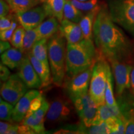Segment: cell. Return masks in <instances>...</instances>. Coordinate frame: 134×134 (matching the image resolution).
<instances>
[{
    "label": "cell",
    "mask_w": 134,
    "mask_h": 134,
    "mask_svg": "<svg viewBox=\"0 0 134 134\" xmlns=\"http://www.w3.org/2000/svg\"><path fill=\"white\" fill-rule=\"evenodd\" d=\"M93 37L99 53L110 63H129L133 58V43L113 21L106 8H100L95 18Z\"/></svg>",
    "instance_id": "cell-1"
},
{
    "label": "cell",
    "mask_w": 134,
    "mask_h": 134,
    "mask_svg": "<svg viewBox=\"0 0 134 134\" xmlns=\"http://www.w3.org/2000/svg\"><path fill=\"white\" fill-rule=\"evenodd\" d=\"M98 56L93 40L84 38L79 42L67 43L66 75L68 79L93 66Z\"/></svg>",
    "instance_id": "cell-2"
},
{
    "label": "cell",
    "mask_w": 134,
    "mask_h": 134,
    "mask_svg": "<svg viewBox=\"0 0 134 134\" xmlns=\"http://www.w3.org/2000/svg\"><path fill=\"white\" fill-rule=\"evenodd\" d=\"M66 39L60 31L48 41V58L53 83L62 85L66 74Z\"/></svg>",
    "instance_id": "cell-3"
},
{
    "label": "cell",
    "mask_w": 134,
    "mask_h": 134,
    "mask_svg": "<svg viewBox=\"0 0 134 134\" xmlns=\"http://www.w3.org/2000/svg\"><path fill=\"white\" fill-rule=\"evenodd\" d=\"M111 71L107 60L99 53L93 68L89 93L98 106L105 103V91L108 75Z\"/></svg>",
    "instance_id": "cell-4"
},
{
    "label": "cell",
    "mask_w": 134,
    "mask_h": 134,
    "mask_svg": "<svg viewBox=\"0 0 134 134\" xmlns=\"http://www.w3.org/2000/svg\"><path fill=\"white\" fill-rule=\"evenodd\" d=\"M108 10L113 21L134 37V0H109Z\"/></svg>",
    "instance_id": "cell-5"
},
{
    "label": "cell",
    "mask_w": 134,
    "mask_h": 134,
    "mask_svg": "<svg viewBox=\"0 0 134 134\" xmlns=\"http://www.w3.org/2000/svg\"><path fill=\"white\" fill-rule=\"evenodd\" d=\"M26 85L18 74L11 75L1 87V96L3 99L14 105L27 92Z\"/></svg>",
    "instance_id": "cell-6"
},
{
    "label": "cell",
    "mask_w": 134,
    "mask_h": 134,
    "mask_svg": "<svg viewBox=\"0 0 134 134\" xmlns=\"http://www.w3.org/2000/svg\"><path fill=\"white\" fill-rule=\"evenodd\" d=\"M71 101L75 105L82 124L85 127L92 125L98 107L91 98L89 92L83 96L73 99Z\"/></svg>",
    "instance_id": "cell-7"
},
{
    "label": "cell",
    "mask_w": 134,
    "mask_h": 134,
    "mask_svg": "<svg viewBox=\"0 0 134 134\" xmlns=\"http://www.w3.org/2000/svg\"><path fill=\"white\" fill-rule=\"evenodd\" d=\"M93 68V66L90 67L88 70L70 78L66 82V92L71 100L88 93Z\"/></svg>",
    "instance_id": "cell-8"
},
{
    "label": "cell",
    "mask_w": 134,
    "mask_h": 134,
    "mask_svg": "<svg viewBox=\"0 0 134 134\" xmlns=\"http://www.w3.org/2000/svg\"><path fill=\"white\" fill-rule=\"evenodd\" d=\"M110 63L115 80L116 94L120 96L127 89H130V75L133 66L124 62L115 61Z\"/></svg>",
    "instance_id": "cell-9"
},
{
    "label": "cell",
    "mask_w": 134,
    "mask_h": 134,
    "mask_svg": "<svg viewBox=\"0 0 134 134\" xmlns=\"http://www.w3.org/2000/svg\"><path fill=\"white\" fill-rule=\"evenodd\" d=\"M16 14L18 21L25 30L36 29L48 16L43 4Z\"/></svg>",
    "instance_id": "cell-10"
},
{
    "label": "cell",
    "mask_w": 134,
    "mask_h": 134,
    "mask_svg": "<svg viewBox=\"0 0 134 134\" xmlns=\"http://www.w3.org/2000/svg\"><path fill=\"white\" fill-rule=\"evenodd\" d=\"M70 112V106L66 100L61 98L56 99L50 105L46 114V120L51 124L65 121L69 117Z\"/></svg>",
    "instance_id": "cell-11"
},
{
    "label": "cell",
    "mask_w": 134,
    "mask_h": 134,
    "mask_svg": "<svg viewBox=\"0 0 134 134\" xmlns=\"http://www.w3.org/2000/svg\"><path fill=\"white\" fill-rule=\"evenodd\" d=\"M18 75L23 80L29 89H38L42 87V81L40 77L30 61L27 55L19 67Z\"/></svg>",
    "instance_id": "cell-12"
},
{
    "label": "cell",
    "mask_w": 134,
    "mask_h": 134,
    "mask_svg": "<svg viewBox=\"0 0 134 134\" xmlns=\"http://www.w3.org/2000/svg\"><path fill=\"white\" fill-rule=\"evenodd\" d=\"M40 94L41 93L39 91L34 89L27 91L14 105L12 114L13 122L19 123L24 119L29 109L31 101Z\"/></svg>",
    "instance_id": "cell-13"
},
{
    "label": "cell",
    "mask_w": 134,
    "mask_h": 134,
    "mask_svg": "<svg viewBox=\"0 0 134 134\" xmlns=\"http://www.w3.org/2000/svg\"><path fill=\"white\" fill-rule=\"evenodd\" d=\"M59 31L68 43L79 42L84 39L79 23L63 19L60 23Z\"/></svg>",
    "instance_id": "cell-14"
},
{
    "label": "cell",
    "mask_w": 134,
    "mask_h": 134,
    "mask_svg": "<svg viewBox=\"0 0 134 134\" xmlns=\"http://www.w3.org/2000/svg\"><path fill=\"white\" fill-rule=\"evenodd\" d=\"M113 117H118L120 119L125 118L124 115L120 110L119 105L110 106L105 103L98 106L96 117L94 119L92 125L100 124L109 119Z\"/></svg>",
    "instance_id": "cell-15"
},
{
    "label": "cell",
    "mask_w": 134,
    "mask_h": 134,
    "mask_svg": "<svg viewBox=\"0 0 134 134\" xmlns=\"http://www.w3.org/2000/svg\"><path fill=\"white\" fill-rule=\"evenodd\" d=\"M30 61L33 65L34 68L41 78L42 81V87L47 86L52 82H53L52 77L51 70L50 65L45 64L44 63L38 60L34 56L31 52L27 53Z\"/></svg>",
    "instance_id": "cell-16"
},
{
    "label": "cell",
    "mask_w": 134,
    "mask_h": 134,
    "mask_svg": "<svg viewBox=\"0 0 134 134\" xmlns=\"http://www.w3.org/2000/svg\"><path fill=\"white\" fill-rule=\"evenodd\" d=\"M58 19L55 17H50L46 21L42 22L36 28L37 32V41L42 38H49L59 31L60 26Z\"/></svg>",
    "instance_id": "cell-17"
},
{
    "label": "cell",
    "mask_w": 134,
    "mask_h": 134,
    "mask_svg": "<svg viewBox=\"0 0 134 134\" xmlns=\"http://www.w3.org/2000/svg\"><path fill=\"white\" fill-rule=\"evenodd\" d=\"M24 58L23 52L15 47L10 48L1 55V63L11 70L19 68Z\"/></svg>",
    "instance_id": "cell-18"
},
{
    "label": "cell",
    "mask_w": 134,
    "mask_h": 134,
    "mask_svg": "<svg viewBox=\"0 0 134 134\" xmlns=\"http://www.w3.org/2000/svg\"><path fill=\"white\" fill-rule=\"evenodd\" d=\"M100 8L97 6L94 9L88 11L86 15L83 16L79 24L83 32L84 38L85 39L93 40V26L95 18L98 14Z\"/></svg>",
    "instance_id": "cell-19"
},
{
    "label": "cell",
    "mask_w": 134,
    "mask_h": 134,
    "mask_svg": "<svg viewBox=\"0 0 134 134\" xmlns=\"http://www.w3.org/2000/svg\"><path fill=\"white\" fill-rule=\"evenodd\" d=\"M65 0H46L43 4L48 16L55 17L61 23L63 19V8Z\"/></svg>",
    "instance_id": "cell-20"
},
{
    "label": "cell",
    "mask_w": 134,
    "mask_h": 134,
    "mask_svg": "<svg viewBox=\"0 0 134 134\" xmlns=\"http://www.w3.org/2000/svg\"><path fill=\"white\" fill-rule=\"evenodd\" d=\"M10 6L11 12L18 14L36 7L42 3L41 0H6Z\"/></svg>",
    "instance_id": "cell-21"
},
{
    "label": "cell",
    "mask_w": 134,
    "mask_h": 134,
    "mask_svg": "<svg viewBox=\"0 0 134 134\" xmlns=\"http://www.w3.org/2000/svg\"><path fill=\"white\" fill-rule=\"evenodd\" d=\"M48 40L47 38L38 40L34 45L31 52L38 60L49 65L48 58Z\"/></svg>",
    "instance_id": "cell-22"
},
{
    "label": "cell",
    "mask_w": 134,
    "mask_h": 134,
    "mask_svg": "<svg viewBox=\"0 0 134 134\" xmlns=\"http://www.w3.org/2000/svg\"><path fill=\"white\" fill-rule=\"evenodd\" d=\"M83 17V14L81 10L75 7L71 3V1L65 0L63 8V19L79 23Z\"/></svg>",
    "instance_id": "cell-23"
},
{
    "label": "cell",
    "mask_w": 134,
    "mask_h": 134,
    "mask_svg": "<svg viewBox=\"0 0 134 134\" xmlns=\"http://www.w3.org/2000/svg\"><path fill=\"white\" fill-rule=\"evenodd\" d=\"M44 121L45 118H38L31 115L27 117H25L22 124L29 126L34 130L36 133H44L46 131Z\"/></svg>",
    "instance_id": "cell-24"
},
{
    "label": "cell",
    "mask_w": 134,
    "mask_h": 134,
    "mask_svg": "<svg viewBox=\"0 0 134 134\" xmlns=\"http://www.w3.org/2000/svg\"><path fill=\"white\" fill-rule=\"evenodd\" d=\"M37 41V32L36 29L26 30L25 32L23 45L21 50L23 53H29L31 51L34 45Z\"/></svg>",
    "instance_id": "cell-25"
},
{
    "label": "cell",
    "mask_w": 134,
    "mask_h": 134,
    "mask_svg": "<svg viewBox=\"0 0 134 134\" xmlns=\"http://www.w3.org/2000/svg\"><path fill=\"white\" fill-rule=\"evenodd\" d=\"M78 132L82 133H110V130L105 122H104L99 125H92L90 127H85L82 124L81 126L79 127Z\"/></svg>",
    "instance_id": "cell-26"
},
{
    "label": "cell",
    "mask_w": 134,
    "mask_h": 134,
    "mask_svg": "<svg viewBox=\"0 0 134 134\" xmlns=\"http://www.w3.org/2000/svg\"><path fill=\"white\" fill-rule=\"evenodd\" d=\"M105 103L110 106H117L118 104L117 103L114 96L113 87V75L112 72L110 71L108 75V80L106 82L105 91Z\"/></svg>",
    "instance_id": "cell-27"
},
{
    "label": "cell",
    "mask_w": 134,
    "mask_h": 134,
    "mask_svg": "<svg viewBox=\"0 0 134 134\" xmlns=\"http://www.w3.org/2000/svg\"><path fill=\"white\" fill-rule=\"evenodd\" d=\"M14 105L8 101L0 99V119L1 120L12 121V114Z\"/></svg>",
    "instance_id": "cell-28"
},
{
    "label": "cell",
    "mask_w": 134,
    "mask_h": 134,
    "mask_svg": "<svg viewBox=\"0 0 134 134\" xmlns=\"http://www.w3.org/2000/svg\"><path fill=\"white\" fill-rule=\"evenodd\" d=\"M26 32V30L23 26H19L15 29L13 33L11 39H10V42L11 45L15 48H19L21 50L23 45V41H24V35Z\"/></svg>",
    "instance_id": "cell-29"
},
{
    "label": "cell",
    "mask_w": 134,
    "mask_h": 134,
    "mask_svg": "<svg viewBox=\"0 0 134 134\" xmlns=\"http://www.w3.org/2000/svg\"><path fill=\"white\" fill-rule=\"evenodd\" d=\"M71 3L82 11H90L96 7L98 0H87L86 1L71 0Z\"/></svg>",
    "instance_id": "cell-30"
},
{
    "label": "cell",
    "mask_w": 134,
    "mask_h": 134,
    "mask_svg": "<svg viewBox=\"0 0 134 134\" xmlns=\"http://www.w3.org/2000/svg\"><path fill=\"white\" fill-rule=\"evenodd\" d=\"M44 99L45 98L41 94H40L38 96L34 98L33 100L31 101L29 109V110H28L27 113L26 117H27L30 116V115L32 114L34 112H36L37 110L39 109L42 106V105Z\"/></svg>",
    "instance_id": "cell-31"
},
{
    "label": "cell",
    "mask_w": 134,
    "mask_h": 134,
    "mask_svg": "<svg viewBox=\"0 0 134 134\" xmlns=\"http://www.w3.org/2000/svg\"><path fill=\"white\" fill-rule=\"evenodd\" d=\"M17 28V23L16 21H13L11 27L9 29L4 30V31H1L0 32V38L1 41H10L11 37H12L13 33Z\"/></svg>",
    "instance_id": "cell-32"
},
{
    "label": "cell",
    "mask_w": 134,
    "mask_h": 134,
    "mask_svg": "<svg viewBox=\"0 0 134 134\" xmlns=\"http://www.w3.org/2000/svg\"><path fill=\"white\" fill-rule=\"evenodd\" d=\"M12 19V16L9 15V16L0 18V31H4L9 29L11 27L13 21H11Z\"/></svg>",
    "instance_id": "cell-33"
},
{
    "label": "cell",
    "mask_w": 134,
    "mask_h": 134,
    "mask_svg": "<svg viewBox=\"0 0 134 134\" xmlns=\"http://www.w3.org/2000/svg\"><path fill=\"white\" fill-rule=\"evenodd\" d=\"M8 67L2 63L0 64V78L1 81L4 82L9 79V78L11 76V73L8 69Z\"/></svg>",
    "instance_id": "cell-34"
},
{
    "label": "cell",
    "mask_w": 134,
    "mask_h": 134,
    "mask_svg": "<svg viewBox=\"0 0 134 134\" xmlns=\"http://www.w3.org/2000/svg\"><path fill=\"white\" fill-rule=\"evenodd\" d=\"M11 12L10 6L6 0H0V18L7 16Z\"/></svg>",
    "instance_id": "cell-35"
},
{
    "label": "cell",
    "mask_w": 134,
    "mask_h": 134,
    "mask_svg": "<svg viewBox=\"0 0 134 134\" xmlns=\"http://www.w3.org/2000/svg\"><path fill=\"white\" fill-rule=\"evenodd\" d=\"M18 133L20 134H31V133H36L34 130L32 129L28 125L23 124H22L21 125H19L18 127Z\"/></svg>",
    "instance_id": "cell-36"
},
{
    "label": "cell",
    "mask_w": 134,
    "mask_h": 134,
    "mask_svg": "<svg viewBox=\"0 0 134 134\" xmlns=\"http://www.w3.org/2000/svg\"><path fill=\"white\" fill-rule=\"evenodd\" d=\"M13 124L8 123V122H3L1 120L0 122V133L1 134H6V132L12 126Z\"/></svg>",
    "instance_id": "cell-37"
},
{
    "label": "cell",
    "mask_w": 134,
    "mask_h": 134,
    "mask_svg": "<svg viewBox=\"0 0 134 134\" xmlns=\"http://www.w3.org/2000/svg\"><path fill=\"white\" fill-rule=\"evenodd\" d=\"M130 91L131 93L132 97L134 100V65L132 67L131 71V75H130Z\"/></svg>",
    "instance_id": "cell-38"
},
{
    "label": "cell",
    "mask_w": 134,
    "mask_h": 134,
    "mask_svg": "<svg viewBox=\"0 0 134 134\" xmlns=\"http://www.w3.org/2000/svg\"><path fill=\"white\" fill-rule=\"evenodd\" d=\"M11 47V45L8 41H1L0 42V53H3L5 51L9 49Z\"/></svg>",
    "instance_id": "cell-39"
},
{
    "label": "cell",
    "mask_w": 134,
    "mask_h": 134,
    "mask_svg": "<svg viewBox=\"0 0 134 134\" xmlns=\"http://www.w3.org/2000/svg\"><path fill=\"white\" fill-rule=\"evenodd\" d=\"M18 124H13L11 128L8 130L6 132V134H17L18 133Z\"/></svg>",
    "instance_id": "cell-40"
},
{
    "label": "cell",
    "mask_w": 134,
    "mask_h": 134,
    "mask_svg": "<svg viewBox=\"0 0 134 134\" xmlns=\"http://www.w3.org/2000/svg\"><path fill=\"white\" fill-rule=\"evenodd\" d=\"M46 0H41L42 3H45V2H46Z\"/></svg>",
    "instance_id": "cell-41"
},
{
    "label": "cell",
    "mask_w": 134,
    "mask_h": 134,
    "mask_svg": "<svg viewBox=\"0 0 134 134\" xmlns=\"http://www.w3.org/2000/svg\"></svg>",
    "instance_id": "cell-42"
}]
</instances>
